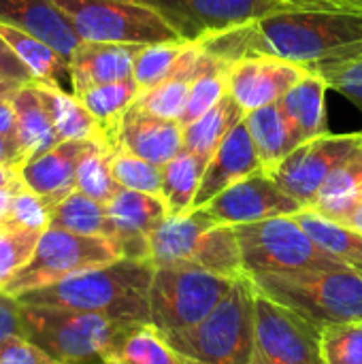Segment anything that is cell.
I'll list each match as a JSON object with an SVG mask.
<instances>
[{"mask_svg":"<svg viewBox=\"0 0 362 364\" xmlns=\"http://www.w3.org/2000/svg\"><path fill=\"white\" fill-rule=\"evenodd\" d=\"M0 136L17 139V115L13 107V96L0 98Z\"/></svg>","mask_w":362,"mask_h":364,"instance_id":"c3c4849f","label":"cell"},{"mask_svg":"<svg viewBox=\"0 0 362 364\" xmlns=\"http://www.w3.org/2000/svg\"><path fill=\"white\" fill-rule=\"evenodd\" d=\"M207 168V160L181 149L162 166V203L169 215H183L194 209L196 194Z\"/></svg>","mask_w":362,"mask_h":364,"instance_id":"4dcf8cb0","label":"cell"},{"mask_svg":"<svg viewBox=\"0 0 362 364\" xmlns=\"http://www.w3.org/2000/svg\"><path fill=\"white\" fill-rule=\"evenodd\" d=\"M215 224L205 207L166 215L149 237V262L154 267H192L203 235Z\"/></svg>","mask_w":362,"mask_h":364,"instance_id":"ffe728a7","label":"cell"},{"mask_svg":"<svg viewBox=\"0 0 362 364\" xmlns=\"http://www.w3.org/2000/svg\"><path fill=\"white\" fill-rule=\"evenodd\" d=\"M188 45L190 43L183 41H162V43L143 45L134 58V68H132V79L139 83L141 92L164 81L175 70Z\"/></svg>","mask_w":362,"mask_h":364,"instance_id":"74e56055","label":"cell"},{"mask_svg":"<svg viewBox=\"0 0 362 364\" xmlns=\"http://www.w3.org/2000/svg\"><path fill=\"white\" fill-rule=\"evenodd\" d=\"M23 186L19 168L17 166H4L0 164V190H19Z\"/></svg>","mask_w":362,"mask_h":364,"instance_id":"681fc988","label":"cell"},{"mask_svg":"<svg viewBox=\"0 0 362 364\" xmlns=\"http://www.w3.org/2000/svg\"><path fill=\"white\" fill-rule=\"evenodd\" d=\"M362 143V132L322 134L297 147L271 177L305 209L316 203V196L329 175Z\"/></svg>","mask_w":362,"mask_h":364,"instance_id":"7c38bea8","label":"cell"},{"mask_svg":"<svg viewBox=\"0 0 362 364\" xmlns=\"http://www.w3.org/2000/svg\"><path fill=\"white\" fill-rule=\"evenodd\" d=\"M303 9H316V11H350L362 13V0H294Z\"/></svg>","mask_w":362,"mask_h":364,"instance_id":"7dc6e473","label":"cell"},{"mask_svg":"<svg viewBox=\"0 0 362 364\" xmlns=\"http://www.w3.org/2000/svg\"><path fill=\"white\" fill-rule=\"evenodd\" d=\"M34 87L51 117V124L60 141H94L109 147L102 126L94 119V115L83 107V102L73 92L43 83H34Z\"/></svg>","mask_w":362,"mask_h":364,"instance_id":"d4e9b609","label":"cell"},{"mask_svg":"<svg viewBox=\"0 0 362 364\" xmlns=\"http://www.w3.org/2000/svg\"><path fill=\"white\" fill-rule=\"evenodd\" d=\"M203 55H205L203 47L198 43H190L181 60L177 62L175 70L158 85L141 92L134 105L149 115L181 124L186 107H188V98H190L192 79L196 77L203 64Z\"/></svg>","mask_w":362,"mask_h":364,"instance_id":"603a6c76","label":"cell"},{"mask_svg":"<svg viewBox=\"0 0 362 364\" xmlns=\"http://www.w3.org/2000/svg\"><path fill=\"white\" fill-rule=\"evenodd\" d=\"M19 309H21V303L15 296L0 292V346L11 337L21 335Z\"/></svg>","mask_w":362,"mask_h":364,"instance_id":"f6af8a7d","label":"cell"},{"mask_svg":"<svg viewBox=\"0 0 362 364\" xmlns=\"http://www.w3.org/2000/svg\"><path fill=\"white\" fill-rule=\"evenodd\" d=\"M51 226L75 235L113 239V226L107 213V205L73 190L66 198L51 207Z\"/></svg>","mask_w":362,"mask_h":364,"instance_id":"836d02e7","label":"cell"},{"mask_svg":"<svg viewBox=\"0 0 362 364\" xmlns=\"http://www.w3.org/2000/svg\"><path fill=\"white\" fill-rule=\"evenodd\" d=\"M243 277V275H241ZM235 279L192 267H154L149 322L169 339L198 326L230 292Z\"/></svg>","mask_w":362,"mask_h":364,"instance_id":"8992f818","label":"cell"},{"mask_svg":"<svg viewBox=\"0 0 362 364\" xmlns=\"http://www.w3.org/2000/svg\"><path fill=\"white\" fill-rule=\"evenodd\" d=\"M324 364H362V320L322 328Z\"/></svg>","mask_w":362,"mask_h":364,"instance_id":"60d3db41","label":"cell"},{"mask_svg":"<svg viewBox=\"0 0 362 364\" xmlns=\"http://www.w3.org/2000/svg\"><path fill=\"white\" fill-rule=\"evenodd\" d=\"M6 224L19 226L26 230L45 232L51 226V207L23 183L19 190L13 192Z\"/></svg>","mask_w":362,"mask_h":364,"instance_id":"b9f144b4","label":"cell"},{"mask_svg":"<svg viewBox=\"0 0 362 364\" xmlns=\"http://www.w3.org/2000/svg\"><path fill=\"white\" fill-rule=\"evenodd\" d=\"M0 364H66L47 354L36 343L17 335L0 346Z\"/></svg>","mask_w":362,"mask_h":364,"instance_id":"7bdbcfd3","label":"cell"},{"mask_svg":"<svg viewBox=\"0 0 362 364\" xmlns=\"http://www.w3.org/2000/svg\"><path fill=\"white\" fill-rule=\"evenodd\" d=\"M0 21L49 43L64 58L81 43L79 34L53 0H0Z\"/></svg>","mask_w":362,"mask_h":364,"instance_id":"44dd1931","label":"cell"},{"mask_svg":"<svg viewBox=\"0 0 362 364\" xmlns=\"http://www.w3.org/2000/svg\"><path fill=\"white\" fill-rule=\"evenodd\" d=\"M115 149H109L100 143L92 145V149L81 158L77 166V179H75V190L81 194L107 205L117 192L119 183L113 177L111 171V154Z\"/></svg>","mask_w":362,"mask_h":364,"instance_id":"8d00e7d4","label":"cell"},{"mask_svg":"<svg viewBox=\"0 0 362 364\" xmlns=\"http://www.w3.org/2000/svg\"><path fill=\"white\" fill-rule=\"evenodd\" d=\"M245 126L256 147L265 173H273L297 147L301 139L280 105H269L245 113Z\"/></svg>","mask_w":362,"mask_h":364,"instance_id":"cb8c5ba5","label":"cell"},{"mask_svg":"<svg viewBox=\"0 0 362 364\" xmlns=\"http://www.w3.org/2000/svg\"><path fill=\"white\" fill-rule=\"evenodd\" d=\"M226 70H228V64L226 62H222L215 55H211V53L205 51L203 64H201L196 77L192 79L190 98H188V107H186L181 126L194 122L201 115H205L207 111H211L213 107H218L228 96Z\"/></svg>","mask_w":362,"mask_h":364,"instance_id":"e575fe53","label":"cell"},{"mask_svg":"<svg viewBox=\"0 0 362 364\" xmlns=\"http://www.w3.org/2000/svg\"><path fill=\"white\" fill-rule=\"evenodd\" d=\"M117 143L122 149L151 164L164 166L183 149V126L179 122L149 115L132 105L119 124Z\"/></svg>","mask_w":362,"mask_h":364,"instance_id":"d6986e66","label":"cell"},{"mask_svg":"<svg viewBox=\"0 0 362 364\" xmlns=\"http://www.w3.org/2000/svg\"><path fill=\"white\" fill-rule=\"evenodd\" d=\"M356 43H362V13L290 9L198 45L226 64L241 58L269 55L312 68Z\"/></svg>","mask_w":362,"mask_h":364,"instance_id":"6da1fadb","label":"cell"},{"mask_svg":"<svg viewBox=\"0 0 362 364\" xmlns=\"http://www.w3.org/2000/svg\"><path fill=\"white\" fill-rule=\"evenodd\" d=\"M245 275L303 273L344 269L335 256L324 252L297 222L294 215L271 218L235 226Z\"/></svg>","mask_w":362,"mask_h":364,"instance_id":"5b68a950","label":"cell"},{"mask_svg":"<svg viewBox=\"0 0 362 364\" xmlns=\"http://www.w3.org/2000/svg\"><path fill=\"white\" fill-rule=\"evenodd\" d=\"M43 232L0 224V292L30 262Z\"/></svg>","mask_w":362,"mask_h":364,"instance_id":"ab89813d","label":"cell"},{"mask_svg":"<svg viewBox=\"0 0 362 364\" xmlns=\"http://www.w3.org/2000/svg\"><path fill=\"white\" fill-rule=\"evenodd\" d=\"M81 41L151 45L179 41L141 0H53Z\"/></svg>","mask_w":362,"mask_h":364,"instance_id":"9c48e42d","label":"cell"},{"mask_svg":"<svg viewBox=\"0 0 362 364\" xmlns=\"http://www.w3.org/2000/svg\"><path fill=\"white\" fill-rule=\"evenodd\" d=\"M188 364H192V363H188Z\"/></svg>","mask_w":362,"mask_h":364,"instance_id":"11a10c76","label":"cell"},{"mask_svg":"<svg viewBox=\"0 0 362 364\" xmlns=\"http://www.w3.org/2000/svg\"><path fill=\"white\" fill-rule=\"evenodd\" d=\"M19 87H23V85H17V83H11V81L0 79V98L2 96H13Z\"/></svg>","mask_w":362,"mask_h":364,"instance_id":"f5cc1de1","label":"cell"},{"mask_svg":"<svg viewBox=\"0 0 362 364\" xmlns=\"http://www.w3.org/2000/svg\"><path fill=\"white\" fill-rule=\"evenodd\" d=\"M0 79L17 83V85H34L36 79L23 66V62L15 55L9 43L0 36Z\"/></svg>","mask_w":362,"mask_h":364,"instance_id":"ee69618b","label":"cell"},{"mask_svg":"<svg viewBox=\"0 0 362 364\" xmlns=\"http://www.w3.org/2000/svg\"><path fill=\"white\" fill-rule=\"evenodd\" d=\"M96 145L94 141H60L49 151L30 158L21 168V181L38 194L49 207L58 205L75 190L77 166L81 158Z\"/></svg>","mask_w":362,"mask_h":364,"instance_id":"2e32d148","label":"cell"},{"mask_svg":"<svg viewBox=\"0 0 362 364\" xmlns=\"http://www.w3.org/2000/svg\"><path fill=\"white\" fill-rule=\"evenodd\" d=\"M256 286L250 275L235 279L230 292L192 331L169 337L192 364H250L256 337Z\"/></svg>","mask_w":362,"mask_h":364,"instance_id":"277c9868","label":"cell"},{"mask_svg":"<svg viewBox=\"0 0 362 364\" xmlns=\"http://www.w3.org/2000/svg\"><path fill=\"white\" fill-rule=\"evenodd\" d=\"M151 277V262L122 258L113 264L77 273L58 284L23 292L15 299L28 305L90 311L117 324L149 322Z\"/></svg>","mask_w":362,"mask_h":364,"instance_id":"7a4b0ae2","label":"cell"},{"mask_svg":"<svg viewBox=\"0 0 362 364\" xmlns=\"http://www.w3.org/2000/svg\"><path fill=\"white\" fill-rule=\"evenodd\" d=\"M111 171L119 188L151 196L162 194V166L151 164L122 147L111 154Z\"/></svg>","mask_w":362,"mask_h":364,"instance_id":"f35d334b","label":"cell"},{"mask_svg":"<svg viewBox=\"0 0 362 364\" xmlns=\"http://www.w3.org/2000/svg\"><path fill=\"white\" fill-rule=\"evenodd\" d=\"M107 213L113 226L111 241L122 258L149 262V237L169 215L162 198L119 188V192L107 203Z\"/></svg>","mask_w":362,"mask_h":364,"instance_id":"9a60e30c","label":"cell"},{"mask_svg":"<svg viewBox=\"0 0 362 364\" xmlns=\"http://www.w3.org/2000/svg\"><path fill=\"white\" fill-rule=\"evenodd\" d=\"M19 316L21 337L66 364L100 358L113 335L124 326L98 314L51 305L21 303Z\"/></svg>","mask_w":362,"mask_h":364,"instance_id":"52a82bcc","label":"cell"},{"mask_svg":"<svg viewBox=\"0 0 362 364\" xmlns=\"http://www.w3.org/2000/svg\"><path fill=\"white\" fill-rule=\"evenodd\" d=\"M297 222L305 228V232L331 256L344 262L350 269L362 271V235L350 226L329 220L314 209H303L297 215Z\"/></svg>","mask_w":362,"mask_h":364,"instance_id":"d6a6232c","label":"cell"},{"mask_svg":"<svg viewBox=\"0 0 362 364\" xmlns=\"http://www.w3.org/2000/svg\"><path fill=\"white\" fill-rule=\"evenodd\" d=\"M183 43H203L273 13L303 9L294 0H141Z\"/></svg>","mask_w":362,"mask_h":364,"instance_id":"30bf717a","label":"cell"},{"mask_svg":"<svg viewBox=\"0 0 362 364\" xmlns=\"http://www.w3.org/2000/svg\"><path fill=\"white\" fill-rule=\"evenodd\" d=\"M100 360L105 364H188L151 322L119 326Z\"/></svg>","mask_w":362,"mask_h":364,"instance_id":"7402d4cb","label":"cell"},{"mask_svg":"<svg viewBox=\"0 0 362 364\" xmlns=\"http://www.w3.org/2000/svg\"><path fill=\"white\" fill-rule=\"evenodd\" d=\"M346 226H350L352 230H356V232H361L362 235V203L346 218V222H344Z\"/></svg>","mask_w":362,"mask_h":364,"instance_id":"816d5d0a","label":"cell"},{"mask_svg":"<svg viewBox=\"0 0 362 364\" xmlns=\"http://www.w3.org/2000/svg\"><path fill=\"white\" fill-rule=\"evenodd\" d=\"M362 203V143L329 175L320 188L316 203L309 207L320 215L346 222V218Z\"/></svg>","mask_w":362,"mask_h":364,"instance_id":"83f0119b","label":"cell"},{"mask_svg":"<svg viewBox=\"0 0 362 364\" xmlns=\"http://www.w3.org/2000/svg\"><path fill=\"white\" fill-rule=\"evenodd\" d=\"M11 198H13V190H0V224H6Z\"/></svg>","mask_w":362,"mask_h":364,"instance_id":"f907efd6","label":"cell"},{"mask_svg":"<svg viewBox=\"0 0 362 364\" xmlns=\"http://www.w3.org/2000/svg\"><path fill=\"white\" fill-rule=\"evenodd\" d=\"M77 364H105L100 358H92V360H85V363H77Z\"/></svg>","mask_w":362,"mask_h":364,"instance_id":"db71d44e","label":"cell"},{"mask_svg":"<svg viewBox=\"0 0 362 364\" xmlns=\"http://www.w3.org/2000/svg\"><path fill=\"white\" fill-rule=\"evenodd\" d=\"M326 90H329L326 81L318 73L309 70L277 102L286 113V117L290 119V124L294 126L301 143L326 134V111H324Z\"/></svg>","mask_w":362,"mask_h":364,"instance_id":"484cf974","label":"cell"},{"mask_svg":"<svg viewBox=\"0 0 362 364\" xmlns=\"http://www.w3.org/2000/svg\"><path fill=\"white\" fill-rule=\"evenodd\" d=\"M250 277L260 294L292 309L318 328L362 320V271L344 267Z\"/></svg>","mask_w":362,"mask_h":364,"instance_id":"3957f363","label":"cell"},{"mask_svg":"<svg viewBox=\"0 0 362 364\" xmlns=\"http://www.w3.org/2000/svg\"><path fill=\"white\" fill-rule=\"evenodd\" d=\"M117 260H122V254L111 239L75 235L49 226L41 235L30 262L4 286L2 292L9 296H19Z\"/></svg>","mask_w":362,"mask_h":364,"instance_id":"ba28073f","label":"cell"},{"mask_svg":"<svg viewBox=\"0 0 362 364\" xmlns=\"http://www.w3.org/2000/svg\"><path fill=\"white\" fill-rule=\"evenodd\" d=\"M245 117L241 107L226 96L218 107L196 117L190 124H183V149L209 162L220 143L228 136V132Z\"/></svg>","mask_w":362,"mask_h":364,"instance_id":"1f68e13d","label":"cell"},{"mask_svg":"<svg viewBox=\"0 0 362 364\" xmlns=\"http://www.w3.org/2000/svg\"><path fill=\"white\" fill-rule=\"evenodd\" d=\"M143 45L81 41L68 58L70 92L79 94L94 85L115 83L132 77L134 58Z\"/></svg>","mask_w":362,"mask_h":364,"instance_id":"ac0fdd59","label":"cell"},{"mask_svg":"<svg viewBox=\"0 0 362 364\" xmlns=\"http://www.w3.org/2000/svg\"><path fill=\"white\" fill-rule=\"evenodd\" d=\"M309 70L318 73L326 81L329 90L348 98L362 111V43L333 53Z\"/></svg>","mask_w":362,"mask_h":364,"instance_id":"d590c367","label":"cell"},{"mask_svg":"<svg viewBox=\"0 0 362 364\" xmlns=\"http://www.w3.org/2000/svg\"><path fill=\"white\" fill-rule=\"evenodd\" d=\"M262 171V164L258 160L256 147L252 143V136L245 126V117L228 132V136L220 143L215 154L209 158L201 190L194 200V209L205 207L211 198H215L220 192L230 188L233 183Z\"/></svg>","mask_w":362,"mask_h":364,"instance_id":"e0dca14e","label":"cell"},{"mask_svg":"<svg viewBox=\"0 0 362 364\" xmlns=\"http://www.w3.org/2000/svg\"><path fill=\"white\" fill-rule=\"evenodd\" d=\"M250 364H324L322 328L258 292Z\"/></svg>","mask_w":362,"mask_h":364,"instance_id":"8fae6325","label":"cell"},{"mask_svg":"<svg viewBox=\"0 0 362 364\" xmlns=\"http://www.w3.org/2000/svg\"><path fill=\"white\" fill-rule=\"evenodd\" d=\"M205 209L218 224L241 226L271 218L297 215L305 207L265 171H258L211 198Z\"/></svg>","mask_w":362,"mask_h":364,"instance_id":"4fadbf2b","label":"cell"},{"mask_svg":"<svg viewBox=\"0 0 362 364\" xmlns=\"http://www.w3.org/2000/svg\"><path fill=\"white\" fill-rule=\"evenodd\" d=\"M75 96L94 115V119L102 126L105 136H107V145L111 149H117L119 147V143H117L119 124H122L124 115L130 111V107L141 96L139 83L130 77V79H124V81L87 87V90H83V92H79Z\"/></svg>","mask_w":362,"mask_h":364,"instance_id":"f1b7e54d","label":"cell"},{"mask_svg":"<svg viewBox=\"0 0 362 364\" xmlns=\"http://www.w3.org/2000/svg\"><path fill=\"white\" fill-rule=\"evenodd\" d=\"M307 73L309 68L301 64L269 55L241 58L228 64V96L241 107L243 113H250L269 105H277L286 92Z\"/></svg>","mask_w":362,"mask_h":364,"instance_id":"5bb4252c","label":"cell"},{"mask_svg":"<svg viewBox=\"0 0 362 364\" xmlns=\"http://www.w3.org/2000/svg\"><path fill=\"white\" fill-rule=\"evenodd\" d=\"M0 36L9 43V47L23 62V66L32 73L36 83L58 85V87H62L64 83L70 85L68 58L55 51L49 43L6 21H0Z\"/></svg>","mask_w":362,"mask_h":364,"instance_id":"4316f807","label":"cell"},{"mask_svg":"<svg viewBox=\"0 0 362 364\" xmlns=\"http://www.w3.org/2000/svg\"><path fill=\"white\" fill-rule=\"evenodd\" d=\"M26 154L15 136H0V164L21 168L26 164Z\"/></svg>","mask_w":362,"mask_h":364,"instance_id":"bcb514c9","label":"cell"},{"mask_svg":"<svg viewBox=\"0 0 362 364\" xmlns=\"http://www.w3.org/2000/svg\"><path fill=\"white\" fill-rule=\"evenodd\" d=\"M13 107L17 115V141L28 160L60 143V136L34 85L19 87L13 94Z\"/></svg>","mask_w":362,"mask_h":364,"instance_id":"f546056e","label":"cell"}]
</instances>
